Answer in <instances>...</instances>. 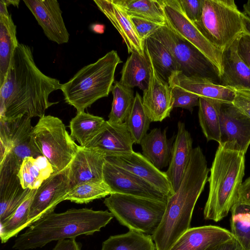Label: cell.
<instances>
[{
    "instance_id": "obj_1",
    "label": "cell",
    "mask_w": 250,
    "mask_h": 250,
    "mask_svg": "<svg viewBox=\"0 0 250 250\" xmlns=\"http://www.w3.org/2000/svg\"><path fill=\"white\" fill-rule=\"evenodd\" d=\"M61 85L59 80L45 75L38 68L30 47L19 43L0 86V118L43 117L47 109L58 103L50 102L48 98Z\"/></svg>"
},
{
    "instance_id": "obj_2",
    "label": "cell",
    "mask_w": 250,
    "mask_h": 250,
    "mask_svg": "<svg viewBox=\"0 0 250 250\" xmlns=\"http://www.w3.org/2000/svg\"><path fill=\"white\" fill-rule=\"evenodd\" d=\"M209 169L201 148L193 149L179 187L169 196L161 222L152 236L156 250H170L189 228L196 203L208 179Z\"/></svg>"
},
{
    "instance_id": "obj_3",
    "label": "cell",
    "mask_w": 250,
    "mask_h": 250,
    "mask_svg": "<svg viewBox=\"0 0 250 250\" xmlns=\"http://www.w3.org/2000/svg\"><path fill=\"white\" fill-rule=\"evenodd\" d=\"M107 210L72 208L61 213L52 212L30 225L15 241L13 249L28 250L42 248L53 241L75 239L100 231L113 218Z\"/></svg>"
},
{
    "instance_id": "obj_4",
    "label": "cell",
    "mask_w": 250,
    "mask_h": 250,
    "mask_svg": "<svg viewBox=\"0 0 250 250\" xmlns=\"http://www.w3.org/2000/svg\"><path fill=\"white\" fill-rule=\"evenodd\" d=\"M245 154L218 146L210 175L204 218L218 222L226 217L236 203L245 174Z\"/></svg>"
},
{
    "instance_id": "obj_5",
    "label": "cell",
    "mask_w": 250,
    "mask_h": 250,
    "mask_svg": "<svg viewBox=\"0 0 250 250\" xmlns=\"http://www.w3.org/2000/svg\"><path fill=\"white\" fill-rule=\"evenodd\" d=\"M121 62L117 51L113 50L81 68L69 81L62 84L60 89L65 102L79 112L107 97L115 82L116 67Z\"/></svg>"
},
{
    "instance_id": "obj_6",
    "label": "cell",
    "mask_w": 250,
    "mask_h": 250,
    "mask_svg": "<svg viewBox=\"0 0 250 250\" xmlns=\"http://www.w3.org/2000/svg\"><path fill=\"white\" fill-rule=\"evenodd\" d=\"M104 203L119 222L129 230L152 236L158 228L167 203L112 193Z\"/></svg>"
},
{
    "instance_id": "obj_7",
    "label": "cell",
    "mask_w": 250,
    "mask_h": 250,
    "mask_svg": "<svg viewBox=\"0 0 250 250\" xmlns=\"http://www.w3.org/2000/svg\"><path fill=\"white\" fill-rule=\"evenodd\" d=\"M194 23L222 51L244 32L242 13L233 0H203L201 17Z\"/></svg>"
},
{
    "instance_id": "obj_8",
    "label": "cell",
    "mask_w": 250,
    "mask_h": 250,
    "mask_svg": "<svg viewBox=\"0 0 250 250\" xmlns=\"http://www.w3.org/2000/svg\"><path fill=\"white\" fill-rule=\"evenodd\" d=\"M31 138L54 171L69 167L80 146L68 134L62 121L51 115L40 118L33 127Z\"/></svg>"
},
{
    "instance_id": "obj_9",
    "label": "cell",
    "mask_w": 250,
    "mask_h": 250,
    "mask_svg": "<svg viewBox=\"0 0 250 250\" xmlns=\"http://www.w3.org/2000/svg\"><path fill=\"white\" fill-rule=\"evenodd\" d=\"M152 37L170 52L179 71L188 77L205 78L219 83L220 74L215 66L201 52L164 25Z\"/></svg>"
},
{
    "instance_id": "obj_10",
    "label": "cell",
    "mask_w": 250,
    "mask_h": 250,
    "mask_svg": "<svg viewBox=\"0 0 250 250\" xmlns=\"http://www.w3.org/2000/svg\"><path fill=\"white\" fill-rule=\"evenodd\" d=\"M166 25L179 37L201 52L222 73V51L215 47L183 11L178 0H162Z\"/></svg>"
},
{
    "instance_id": "obj_11",
    "label": "cell",
    "mask_w": 250,
    "mask_h": 250,
    "mask_svg": "<svg viewBox=\"0 0 250 250\" xmlns=\"http://www.w3.org/2000/svg\"><path fill=\"white\" fill-rule=\"evenodd\" d=\"M69 167L54 171L36 189L30 206L28 227L44 216L54 211L57 205L64 201L70 190Z\"/></svg>"
},
{
    "instance_id": "obj_12",
    "label": "cell",
    "mask_w": 250,
    "mask_h": 250,
    "mask_svg": "<svg viewBox=\"0 0 250 250\" xmlns=\"http://www.w3.org/2000/svg\"><path fill=\"white\" fill-rule=\"evenodd\" d=\"M103 175V181L109 188L111 194H123L167 202L168 197L154 187L106 160Z\"/></svg>"
},
{
    "instance_id": "obj_13",
    "label": "cell",
    "mask_w": 250,
    "mask_h": 250,
    "mask_svg": "<svg viewBox=\"0 0 250 250\" xmlns=\"http://www.w3.org/2000/svg\"><path fill=\"white\" fill-rule=\"evenodd\" d=\"M221 141L225 148L246 154L250 145V118L232 104L221 103Z\"/></svg>"
},
{
    "instance_id": "obj_14",
    "label": "cell",
    "mask_w": 250,
    "mask_h": 250,
    "mask_svg": "<svg viewBox=\"0 0 250 250\" xmlns=\"http://www.w3.org/2000/svg\"><path fill=\"white\" fill-rule=\"evenodd\" d=\"M145 54L150 63V76L143 91V105L151 122H162L170 116L173 108L172 88L157 72L148 54Z\"/></svg>"
},
{
    "instance_id": "obj_15",
    "label": "cell",
    "mask_w": 250,
    "mask_h": 250,
    "mask_svg": "<svg viewBox=\"0 0 250 250\" xmlns=\"http://www.w3.org/2000/svg\"><path fill=\"white\" fill-rule=\"evenodd\" d=\"M105 160L148 182L168 197L174 193L166 172L157 168L140 152L133 151Z\"/></svg>"
},
{
    "instance_id": "obj_16",
    "label": "cell",
    "mask_w": 250,
    "mask_h": 250,
    "mask_svg": "<svg viewBox=\"0 0 250 250\" xmlns=\"http://www.w3.org/2000/svg\"><path fill=\"white\" fill-rule=\"evenodd\" d=\"M23 2L49 40L59 44L68 42L69 34L57 0H23Z\"/></svg>"
},
{
    "instance_id": "obj_17",
    "label": "cell",
    "mask_w": 250,
    "mask_h": 250,
    "mask_svg": "<svg viewBox=\"0 0 250 250\" xmlns=\"http://www.w3.org/2000/svg\"><path fill=\"white\" fill-rule=\"evenodd\" d=\"M105 157L96 148L80 146L69 166L70 189L85 182L104 181L103 172Z\"/></svg>"
},
{
    "instance_id": "obj_18",
    "label": "cell",
    "mask_w": 250,
    "mask_h": 250,
    "mask_svg": "<svg viewBox=\"0 0 250 250\" xmlns=\"http://www.w3.org/2000/svg\"><path fill=\"white\" fill-rule=\"evenodd\" d=\"M134 144L126 123L115 124L106 121L99 132L85 147L98 149L105 157L132 152Z\"/></svg>"
},
{
    "instance_id": "obj_19",
    "label": "cell",
    "mask_w": 250,
    "mask_h": 250,
    "mask_svg": "<svg viewBox=\"0 0 250 250\" xmlns=\"http://www.w3.org/2000/svg\"><path fill=\"white\" fill-rule=\"evenodd\" d=\"M19 171L6 163L0 165V224L11 217L32 190L22 188Z\"/></svg>"
},
{
    "instance_id": "obj_20",
    "label": "cell",
    "mask_w": 250,
    "mask_h": 250,
    "mask_svg": "<svg viewBox=\"0 0 250 250\" xmlns=\"http://www.w3.org/2000/svg\"><path fill=\"white\" fill-rule=\"evenodd\" d=\"M168 83L171 87H177L199 97L210 99L221 103L232 104L234 97L232 88L205 78L188 77L180 71L173 73Z\"/></svg>"
},
{
    "instance_id": "obj_21",
    "label": "cell",
    "mask_w": 250,
    "mask_h": 250,
    "mask_svg": "<svg viewBox=\"0 0 250 250\" xmlns=\"http://www.w3.org/2000/svg\"><path fill=\"white\" fill-rule=\"evenodd\" d=\"M94 2L120 33L128 53L135 52L145 56V41L139 36L125 11L113 0H94Z\"/></svg>"
},
{
    "instance_id": "obj_22",
    "label": "cell",
    "mask_w": 250,
    "mask_h": 250,
    "mask_svg": "<svg viewBox=\"0 0 250 250\" xmlns=\"http://www.w3.org/2000/svg\"><path fill=\"white\" fill-rule=\"evenodd\" d=\"M233 238L230 231L216 226L190 228L170 250H212Z\"/></svg>"
},
{
    "instance_id": "obj_23",
    "label": "cell",
    "mask_w": 250,
    "mask_h": 250,
    "mask_svg": "<svg viewBox=\"0 0 250 250\" xmlns=\"http://www.w3.org/2000/svg\"><path fill=\"white\" fill-rule=\"evenodd\" d=\"M193 140L184 123L179 121L171 156L166 172L174 192L179 187L191 156Z\"/></svg>"
},
{
    "instance_id": "obj_24",
    "label": "cell",
    "mask_w": 250,
    "mask_h": 250,
    "mask_svg": "<svg viewBox=\"0 0 250 250\" xmlns=\"http://www.w3.org/2000/svg\"><path fill=\"white\" fill-rule=\"evenodd\" d=\"M237 38L222 51L219 84L231 88L250 89V67L238 53Z\"/></svg>"
},
{
    "instance_id": "obj_25",
    "label": "cell",
    "mask_w": 250,
    "mask_h": 250,
    "mask_svg": "<svg viewBox=\"0 0 250 250\" xmlns=\"http://www.w3.org/2000/svg\"><path fill=\"white\" fill-rule=\"evenodd\" d=\"M167 130V128L163 130L160 128H153L146 134L140 143L142 154L161 170L169 165L175 137L168 139Z\"/></svg>"
},
{
    "instance_id": "obj_26",
    "label": "cell",
    "mask_w": 250,
    "mask_h": 250,
    "mask_svg": "<svg viewBox=\"0 0 250 250\" xmlns=\"http://www.w3.org/2000/svg\"><path fill=\"white\" fill-rule=\"evenodd\" d=\"M19 42L16 25L4 0L0 2V86L5 79L15 50Z\"/></svg>"
},
{
    "instance_id": "obj_27",
    "label": "cell",
    "mask_w": 250,
    "mask_h": 250,
    "mask_svg": "<svg viewBox=\"0 0 250 250\" xmlns=\"http://www.w3.org/2000/svg\"><path fill=\"white\" fill-rule=\"evenodd\" d=\"M31 120L26 115L12 119L0 118V162L13 146L31 138L33 129Z\"/></svg>"
},
{
    "instance_id": "obj_28",
    "label": "cell",
    "mask_w": 250,
    "mask_h": 250,
    "mask_svg": "<svg viewBox=\"0 0 250 250\" xmlns=\"http://www.w3.org/2000/svg\"><path fill=\"white\" fill-rule=\"evenodd\" d=\"M120 82L133 89L137 87L144 91L147 86L150 76V67L146 56L132 52L124 64Z\"/></svg>"
},
{
    "instance_id": "obj_29",
    "label": "cell",
    "mask_w": 250,
    "mask_h": 250,
    "mask_svg": "<svg viewBox=\"0 0 250 250\" xmlns=\"http://www.w3.org/2000/svg\"><path fill=\"white\" fill-rule=\"evenodd\" d=\"M221 103L200 97L198 118L203 133L208 141H221L220 107Z\"/></svg>"
},
{
    "instance_id": "obj_30",
    "label": "cell",
    "mask_w": 250,
    "mask_h": 250,
    "mask_svg": "<svg viewBox=\"0 0 250 250\" xmlns=\"http://www.w3.org/2000/svg\"><path fill=\"white\" fill-rule=\"evenodd\" d=\"M105 121L102 117L84 111L77 112L69 123L70 136L81 146L85 147L99 132Z\"/></svg>"
},
{
    "instance_id": "obj_31",
    "label": "cell",
    "mask_w": 250,
    "mask_h": 250,
    "mask_svg": "<svg viewBox=\"0 0 250 250\" xmlns=\"http://www.w3.org/2000/svg\"><path fill=\"white\" fill-rule=\"evenodd\" d=\"M122 7L130 17L149 20L163 25L166 18L162 0H113Z\"/></svg>"
},
{
    "instance_id": "obj_32",
    "label": "cell",
    "mask_w": 250,
    "mask_h": 250,
    "mask_svg": "<svg viewBox=\"0 0 250 250\" xmlns=\"http://www.w3.org/2000/svg\"><path fill=\"white\" fill-rule=\"evenodd\" d=\"M145 51L150 56L157 72L167 82L173 73L179 71L172 54L156 39L150 37L145 40Z\"/></svg>"
},
{
    "instance_id": "obj_33",
    "label": "cell",
    "mask_w": 250,
    "mask_h": 250,
    "mask_svg": "<svg viewBox=\"0 0 250 250\" xmlns=\"http://www.w3.org/2000/svg\"><path fill=\"white\" fill-rule=\"evenodd\" d=\"M152 236L129 230L110 236L103 242L101 250H155Z\"/></svg>"
},
{
    "instance_id": "obj_34",
    "label": "cell",
    "mask_w": 250,
    "mask_h": 250,
    "mask_svg": "<svg viewBox=\"0 0 250 250\" xmlns=\"http://www.w3.org/2000/svg\"><path fill=\"white\" fill-rule=\"evenodd\" d=\"M44 157H28L24 159L18 174L24 188L37 189L42 182L53 172L52 167L47 168L42 163Z\"/></svg>"
},
{
    "instance_id": "obj_35",
    "label": "cell",
    "mask_w": 250,
    "mask_h": 250,
    "mask_svg": "<svg viewBox=\"0 0 250 250\" xmlns=\"http://www.w3.org/2000/svg\"><path fill=\"white\" fill-rule=\"evenodd\" d=\"M111 92L113 95V101L108 121L115 124L124 123L126 121L134 101L133 89L124 86L120 82L115 81Z\"/></svg>"
},
{
    "instance_id": "obj_36",
    "label": "cell",
    "mask_w": 250,
    "mask_h": 250,
    "mask_svg": "<svg viewBox=\"0 0 250 250\" xmlns=\"http://www.w3.org/2000/svg\"><path fill=\"white\" fill-rule=\"evenodd\" d=\"M230 212L231 233L245 250H250V207L236 202Z\"/></svg>"
},
{
    "instance_id": "obj_37",
    "label": "cell",
    "mask_w": 250,
    "mask_h": 250,
    "mask_svg": "<svg viewBox=\"0 0 250 250\" xmlns=\"http://www.w3.org/2000/svg\"><path fill=\"white\" fill-rule=\"evenodd\" d=\"M36 189H32L26 199L15 213L4 222L0 224V237L2 243L27 227L30 206Z\"/></svg>"
},
{
    "instance_id": "obj_38",
    "label": "cell",
    "mask_w": 250,
    "mask_h": 250,
    "mask_svg": "<svg viewBox=\"0 0 250 250\" xmlns=\"http://www.w3.org/2000/svg\"><path fill=\"white\" fill-rule=\"evenodd\" d=\"M151 122L144 110L142 97L136 92L133 104L125 122L134 144H140L149 129Z\"/></svg>"
},
{
    "instance_id": "obj_39",
    "label": "cell",
    "mask_w": 250,
    "mask_h": 250,
    "mask_svg": "<svg viewBox=\"0 0 250 250\" xmlns=\"http://www.w3.org/2000/svg\"><path fill=\"white\" fill-rule=\"evenodd\" d=\"M107 185L104 182H87L72 188L64 200L77 204H87L92 201L111 194Z\"/></svg>"
},
{
    "instance_id": "obj_40",
    "label": "cell",
    "mask_w": 250,
    "mask_h": 250,
    "mask_svg": "<svg viewBox=\"0 0 250 250\" xmlns=\"http://www.w3.org/2000/svg\"><path fill=\"white\" fill-rule=\"evenodd\" d=\"M171 88L173 98V108L186 109L191 113L193 107L199 105L200 97L198 96L183 91L177 87Z\"/></svg>"
},
{
    "instance_id": "obj_41",
    "label": "cell",
    "mask_w": 250,
    "mask_h": 250,
    "mask_svg": "<svg viewBox=\"0 0 250 250\" xmlns=\"http://www.w3.org/2000/svg\"><path fill=\"white\" fill-rule=\"evenodd\" d=\"M130 18L139 36L144 41L164 26L140 18L130 17Z\"/></svg>"
},
{
    "instance_id": "obj_42",
    "label": "cell",
    "mask_w": 250,
    "mask_h": 250,
    "mask_svg": "<svg viewBox=\"0 0 250 250\" xmlns=\"http://www.w3.org/2000/svg\"><path fill=\"white\" fill-rule=\"evenodd\" d=\"M203 0H178L187 17L192 22L198 21L201 17Z\"/></svg>"
},
{
    "instance_id": "obj_43",
    "label": "cell",
    "mask_w": 250,
    "mask_h": 250,
    "mask_svg": "<svg viewBox=\"0 0 250 250\" xmlns=\"http://www.w3.org/2000/svg\"><path fill=\"white\" fill-rule=\"evenodd\" d=\"M232 89L234 92L232 104L241 112L250 118V89Z\"/></svg>"
},
{
    "instance_id": "obj_44",
    "label": "cell",
    "mask_w": 250,
    "mask_h": 250,
    "mask_svg": "<svg viewBox=\"0 0 250 250\" xmlns=\"http://www.w3.org/2000/svg\"><path fill=\"white\" fill-rule=\"evenodd\" d=\"M238 52L250 67V35L243 32L237 38Z\"/></svg>"
},
{
    "instance_id": "obj_45",
    "label": "cell",
    "mask_w": 250,
    "mask_h": 250,
    "mask_svg": "<svg viewBox=\"0 0 250 250\" xmlns=\"http://www.w3.org/2000/svg\"><path fill=\"white\" fill-rule=\"evenodd\" d=\"M236 202L250 207V177L242 182Z\"/></svg>"
},
{
    "instance_id": "obj_46",
    "label": "cell",
    "mask_w": 250,
    "mask_h": 250,
    "mask_svg": "<svg viewBox=\"0 0 250 250\" xmlns=\"http://www.w3.org/2000/svg\"><path fill=\"white\" fill-rule=\"evenodd\" d=\"M80 244L75 239H66L58 241L53 250H81Z\"/></svg>"
},
{
    "instance_id": "obj_47",
    "label": "cell",
    "mask_w": 250,
    "mask_h": 250,
    "mask_svg": "<svg viewBox=\"0 0 250 250\" xmlns=\"http://www.w3.org/2000/svg\"><path fill=\"white\" fill-rule=\"evenodd\" d=\"M212 250H245L238 241L234 237L224 242Z\"/></svg>"
},
{
    "instance_id": "obj_48",
    "label": "cell",
    "mask_w": 250,
    "mask_h": 250,
    "mask_svg": "<svg viewBox=\"0 0 250 250\" xmlns=\"http://www.w3.org/2000/svg\"><path fill=\"white\" fill-rule=\"evenodd\" d=\"M90 30L96 33L102 34L104 32V26L101 24L93 23L89 26Z\"/></svg>"
},
{
    "instance_id": "obj_49",
    "label": "cell",
    "mask_w": 250,
    "mask_h": 250,
    "mask_svg": "<svg viewBox=\"0 0 250 250\" xmlns=\"http://www.w3.org/2000/svg\"><path fill=\"white\" fill-rule=\"evenodd\" d=\"M243 23H244V32L247 33L250 35V20H249L242 13Z\"/></svg>"
},
{
    "instance_id": "obj_50",
    "label": "cell",
    "mask_w": 250,
    "mask_h": 250,
    "mask_svg": "<svg viewBox=\"0 0 250 250\" xmlns=\"http://www.w3.org/2000/svg\"><path fill=\"white\" fill-rule=\"evenodd\" d=\"M243 8V14L250 20V0L244 4Z\"/></svg>"
},
{
    "instance_id": "obj_51",
    "label": "cell",
    "mask_w": 250,
    "mask_h": 250,
    "mask_svg": "<svg viewBox=\"0 0 250 250\" xmlns=\"http://www.w3.org/2000/svg\"><path fill=\"white\" fill-rule=\"evenodd\" d=\"M7 5L8 6L9 4H12L14 6H17L18 7V5L19 4L20 0H4Z\"/></svg>"
}]
</instances>
